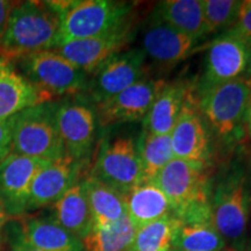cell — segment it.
Here are the masks:
<instances>
[{"label":"cell","instance_id":"cell-1","mask_svg":"<svg viewBox=\"0 0 251 251\" xmlns=\"http://www.w3.org/2000/svg\"><path fill=\"white\" fill-rule=\"evenodd\" d=\"M59 28V15L49 1H17L0 40V56L14 63L24 56L55 49Z\"/></svg>","mask_w":251,"mask_h":251},{"label":"cell","instance_id":"cell-2","mask_svg":"<svg viewBox=\"0 0 251 251\" xmlns=\"http://www.w3.org/2000/svg\"><path fill=\"white\" fill-rule=\"evenodd\" d=\"M180 222L213 221L208 165L174 158L155 178Z\"/></svg>","mask_w":251,"mask_h":251},{"label":"cell","instance_id":"cell-3","mask_svg":"<svg viewBox=\"0 0 251 251\" xmlns=\"http://www.w3.org/2000/svg\"><path fill=\"white\" fill-rule=\"evenodd\" d=\"M61 21L59 43L106 35L129 23L131 5L111 0L49 1Z\"/></svg>","mask_w":251,"mask_h":251},{"label":"cell","instance_id":"cell-4","mask_svg":"<svg viewBox=\"0 0 251 251\" xmlns=\"http://www.w3.org/2000/svg\"><path fill=\"white\" fill-rule=\"evenodd\" d=\"M250 96L251 85L244 77L200 93V114L208 130L224 143H235L242 139Z\"/></svg>","mask_w":251,"mask_h":251},{"label":"cell","instance_id":"cell-5","mask_svg":"<svg viewBox=\"0 0 251 251\" xmlns=\"http://www.w3.org/2000/svg\"><path fill=\"white\" fill-rule=\"evenodd\" d=\"M56 108L57 102L48 101L15 115L11 153L47 161H55L64 156Z\"/></svg>","mask_w":251,"mask_h":251},{"label":"cell","instance_id":"cell-6","mask_svg":"<svg viewBox=\"0 0 251 251\" xmlns=\"http://www.w3.org/2000/svg\"><path fill=\"white\" fill-rule=\"evenodd\" d=\"M251 198L244 172L234 170L212 192V215L216 230L233 250L241 251L248 227Z\"/></svg>","mask_w":251,"mask_h":251},{"label":"cell","instance_id":"cell-7","mask_svg":"<svg viewBox=\"0 0 251 251\" xmlns=\"http://www.w3.org/2000/svg\"><path fill=\"white\" fill-rule=\"evenodd\" d=\"M20 74L50 98L77 96L86 91L87 75L56 50L35 52L19 58Z\"/></svg>","mask_w":251,"mask_h":251},{"label":"cell","instance_id":"cell-8","mask_svg":"<svg viewBox=\"0 0 251 251\" xmlns=\"http://www.w3.org/2000/svg\"><path fill=\"white\" fill-rule=\"evenodd\" d=\"M251 62V47L231 31H225L209 46L199 93L220 84L243 78Z\"/></svg>","mask_w":251,"mask_h":251},{"label":"cell","instance_id":"cell-9","mask_svg":"<svg viewBox=\"0 0 251 251\" xmlns=\"http://www.w3.org/2000/svg\"><path fill=\"white\" fill-rule=\"evenodd\" d=\"M91 176L122 194L143 183L136 142L129 137H119L103 143Z\"/></svg>","mask_w":251,"mask_h":251},{"label":"cell","instance_id":"cell-10","mask_svg":"<svg viewBox=\"0 0 251 251\" xmlns=\"http://www.w3.org/2000/svg\"><path fill=\"white\" fill-rule=\"evenodd\" d=\"M146 58L144 51L139 48L121 51L112 57L94 72L87 83L89 99L97 105L142 80Z\"/></svg>","mask_w":251,"mask_h":251},{"label":"cell","instance_id":"cell-11","mask_svg":"<svg viewBox=\"0 0 251 251\" xmlns=\"http://www.w3.org/2000/svg\"><path fill=\"white\" fill-rule=\"evenodd\" d=\"M166 84L163 79H142L105 101L97 103V120L101 127L141 121Z\"/></svg>","mask_w":251,"mask_h":251},{"label":"cell","instance_id":"cell-12","mask_svg":"<svg viewBox=\"0 0 251 251\" xmlns=\"http://www.w3.org/2000/svg\"><path fill=\"white\" fill-rule=\"evenodd\" d=\"M50 161L9 153L0 162V201L9 218L27 213V203L34 178Z\"/></svg>","mask_w":251,"mask_h":251},{"label":"cell","instance_id":"cell-13","mask_svg":"<svg viewBox=\"0 0 251 251\" xmlns=\"http://www.w3.org/2000/svg\"><path fill=\"white\" fill-rule=\"evenodd\" d=\"M131 36V23H127L125 26L106 35L68 41L58 45L54 50L89 76L121 52L129 43Z\"/></svg>","mask_w":251,"mask_h":251},{"label":"cell","instance_id":"cell-14","mask_svg":"<svg viewBox=\"0 0 251 251\" xmlns=\"http://www.w3.org/2000/svg\"><path fill=\"white\" fill-rule=\"evenodd\" d=\"M170 137L175 158L203 165L209 164L211 141L208 128L190 91Z\"/></svg>","mask_w":251,"mask_h":251},{"label":"cell","instance_id":"cell-15","mask_svg":"<svg viewBox=\"0 0 251 251\" xmlns=\"http://www.w3.org/2000/svg\"><path fill=\"white\" fill-rule=\"evenodd\" d=\"M56 120L65 153L84 163L96 137V111L81 101L67 100L57 102Z\"/></svg>","mask_w":251,"mask_h":251},{"label":"cell","instance_id":"cell-16","mask_svg":"<svg viewBox=\"0 0 251 251\" xmlns=\"http://www.w3.org/2000/svg\"><path fill=\"white\" fill-rule=\"evenodd\" d=\"M83 162L65 153L50 161L34 178L28 198L27 212L52 205L78 181Z\"/></svg>","mask_w":251,"mask_h":251},{"label":"cell","instance_id":"cell-17","mask_svg":"<svg viewBox=\"0 0 251 251\" xmlns=\"http://www.w3.org/2000/svg\"><path fill=\"white\" fill-rule=\"evenodd\" d=\"M199 41L152 17L144 30L142 50L153 62L171 65L188 57Z\"/></svg>","mask_w":251,"mask_h":251},{"label":"cell","instance_id":"cell-18","mask_svg":"<svg viewBox=\"0 0 251 251\" xmlns=\"http://www.w3.org/2000/svg\"><path fill=\"white\" fill-rule=\"evenodd\" d=\"M48 101H51L48 94L40 91L15 70L13 62L6 65L0 75V120Z\"/></svg>","mask_w":251,"mask_h":251},{"label":"cell","instance_id":"cell-19","mask_svg":"<svg viewBox=\"0 0 251 251\" xmlns=\"http://www.w3.org/2000/svg\"><path fill=\"white\" fill-rule=\"evenodd\" d=\"M15 243L42 251H85L80 238L51 219L43 218L25 220Z\"/></svg>","mask_w":251,"mask_h":251},{"label":"cell","instance_id":"cell-20","mask_svg":"<svg viewBox=\"0 0 251 251\" xmlns=\"http://www.w3.org/2000/svg\"><path fill=\"white\" fill-rule=\"evenodd\" d=\"M124 196L127 215L136 228L174 214L170 200L155 181H143Z\"/></svg>","mask_w":251,"mask_h":251},{"label":"cell","instance_id":"cell-21","mask_svg":"<svg viewBox=\"0 0 251 251\" xmlns=\"http://www.w3.org/2000/svg\"><path fill=\"white\" fill-rule=\"evenodd\" d=\"M50 219L81 241L89 235L93 220L83 181L78 180L52 203Z\"/></svg>","mask_w":251,"mask_h":251},{"label":"cell","instance_id":"cell-22","mask_svg":"<svg viewBox=\"0 0 251 251\" xmlns=\"http://www.w3.org/2000/svg\"><path fill=\"white\" fill-rule=\"evenodd\" d=\"M188 91L190 89L183 80L166 83L143 119V130L155 135H170Z\"/></svg>","mask_w":251,"mask_h":251},{"label":"cell","instance_id":"cell-23","mask_svg":"<svg viewBox=\"0 0 251 251\" xmlns=\"http://www.w3.org/2000/svg\"><path fill=\"white\" fill-rule=\"evenodd\" d=\"M152 17L198 40L209 34L203 17L201 0L161 1L156 6Z\"/></svg>","mask_w":251,"mask_h":251},{"label":"cell","instance_id":"cell-24","mask_svg":"<svg viewBox=\"0 0 251 251\" xmlns=\"http://www.w3.org/2000/svg\"><path fill=\"white\" fill-rule=\"evenodd\" d=\"M83 181L93 226H105L127 215L125 196L98 178L89 176Z\"/></svg>","mask_w":251,"mask_h":251},{"label":"cell","instance_id":"cell-25","mask_svg":"<svg viewBox=\"0 0 251 251\" xmlns=\"http://www.w3.org/2000/svg\"><path fill=\"white\" fill-rule=\"evenodd\" d=\"M136 230L128 215L113 224L93 226L83 240L85 251H129Z\"/></svg>","mask_w":251,"mask_h":251},{"label":"cell","instance_id":"cell-26","mask_svg":"<svg viewBox=\"0 0 251 251\" xmlns=\"http://www.w3.org/2000/svg\"><path fill=\"white\" fill-rule=\"evenodd\" d=\"M143 181H153L157 175L175 158L170 135H155L142 130L136 142Z\"/></svg>","mask_w":251,"mask_h":251},{"label":"cell","instance_id":"cell-27","mask_svg":"<svg viewBox=\"0 0 251 251\" xmlns=\"http://www.w3.org/2000/svg\"><path fill=\"white\" fill-rule=\"evenodd\" d=\"M178 251H224L226 241L213 221L180 222L174 248Z\"/></svg>","mask_w":251,"mask_h":251},{"label":"cell","instance_id":"cell-28","mask_svg":"<svg viewBox=\"0 0 251 251\" xmlns=\"http://www.w3.org/2000/svg\"><path fill=\"white\" fill-rule=\"evenodd\" d=\"M180 220L171 214L137 228L129 251H170Z\"/></svg>","mask_w":251,"mask_h":251},{"label":"cell","instance_id":"cell-29","mask_svg":"<svg viewBox=\"0 0 251 251\" xmlns=\"http://www.w3.org/2000/svg\"><path fill=\"white\" fill-rule=\"evenodd\" d=\"M209 34L229 30L236 24L241 2L237 0H201Z\"/></svg>","mask_w":251,"mask_h":251},{"label":"cell","instance_id":"cell-30","mask_svg":"<svg viewBox=\"0 0 251 251\" xmlns=\"http://www.w3.org/2000/svg\"><path fill=\"white\" fill-rule=\"evenodd\" d=\"M229 31L251 47V0H244L241 2L236 24Z\"/></svg>","mask_w":251,"mask_h":251},{"label":"cell","instance_id":"cell-31","mask_svg":"<svg viewBox=\"0 0 251 251\" xmlns=\"http://www.w3.org/2000/svg\"><path fill=\"white\" fill-rule=\"evenodd\" d=\"M14 117L0 120V162L4 161L12 152Z\"/></svg>","mask_w":251,"mask_h":251},{"label":"cell","instance_id":"cell-32","mask_svg":"<svg viewBox=\"0 0 251 251\" xmlns=\"http://www.w3.org/2000/svg\"><path fill=\"white\" fill-rule=\"evenodd\" d=\"M17 1H9V0H0V40L2 39L6 27H7L9 15Z\"/></svg>","mask_w":251,"mask_h":251},{"label":"cell","instance_id":"cell-33","mask_svg":"<svg viewBox=\"0 0 251 251\" xmlns=\"http://www.w3.org/2000/svg\"><path fill=\"white\" fill-rule=\"evenodd\" d=\"M9 219L11 218H9L7 212H6L4 205H2L1 201H0V229H1L2 226H4Z\"/></svg>","mask_w":251,"mask_h":251},{"label":"cell","instance_id":"cell-34","mask_svg":"<svg viewBox=\"0 0 251 251\" xmlns=\"http://www.w3.org/2000/svg\"><path fill=\"white\" fill-rule=\"evenodd\" d=\"M246 128L249 133L250 137H251V96H250V101L249 105H248V109H247V115H246Z\"/></svg>","mask_w":251,"mask_h":251},{"label":"cell","instance_id":"cell-35","mask_svg":"<svg viewBox=\"0 0 251 251\" xmlns=\"http://www.w3.org/2000/svg\"><path fill=\"white\" fill-rule=\"evenodd\" d=\"M11 251H42L39 249H34V248L24 246V244H19V243H14L13 248H12Z\"/></svg>","mask_w":251,"mask_h":251},{"label":"cell","instance_id":"cell-36","mask_svg":"<svg viewBox=\"0 0 251 251\" xmlns=\"http://www.w3.org/2000/svg\"><path fill=\"white\" fill-rule=\"evenodd\" d=\"M11 61H8V59H6L5 57H2V56H0V75H1L2 70H4L6 65L8 64V63Z\"/></svg>","mask_w":251,"mask_h":251},{"label":"cell","instance_id":"cell-37","mask_svg":"<svg viewBox=\"0 0 251 251\" xmlns=\"http://www.w3.org/2000/svg\"><path fill=\"white\" fill-rule=\"evenodd\" d=\"M244 78H246V79L249 81L250 83V85H251V62H250V64H249V68H248V70H247V74H246V76H244Z\"/></svg>","mask_w":251,"mask_h":251},{"label":"cell","instance_id":"cell-38","mask_svg":"<svg viewBox=\"0 0 251 251\" xmlns=\"http://www.w3.org/2000/svg\"><path fill=\"white\" fill-rule=\"evenodd\" d=\"M4 247H5V240H4V235H2L1 230H0V251H4Z\"/></svg>","mask_w":251,"mask_h":251},{"label":"cell","instance_id":"cell-39","mask_svg":"<svg viewBox=\"0 0 251 251\" xmlns=\"http://www.w3.org/2000/svg\"><path fill=\"white\" fill-rule=\"evenodd\" d=\"M172 251H178V250H175V249H172ZM224 251H235V250H233V249H227V248H226V249H225Z\"/></svg>","mask_w":251,"mask_h":251},{"label":"cell","instance_id":"cell-40","mask_svg":"<svg viewBox=\"0 0 251 251\" xmlns=\"http://www.w3.org/2000/svg\"><path fill=\"white\" fill-rule=\"evenodd\" d=\"M170 251H172V250H170Z\"/></svg>","mask_w":251,"mask_h":251}]
</instances>
